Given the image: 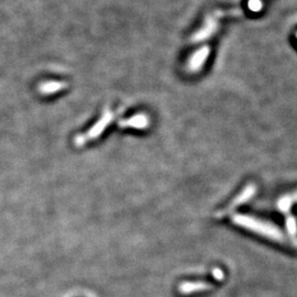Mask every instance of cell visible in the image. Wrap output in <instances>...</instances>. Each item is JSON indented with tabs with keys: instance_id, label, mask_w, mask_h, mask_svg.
I'll return each instance as SVG.
<instances>
[{
	"instance_id": "obj_1",
	"label": "cell",
	"mask_w": 297,
	"mask_h": 297,
	"mask_svg": "<svg viewBox=\"0 0 297 297\" xmlns=\"http://www.w3.org/2000/svg\"><path fill=\"white\" fill-rule=\"evenodd\" d=\"M232 221L237 226L245 228V229L256 232V234L263 236L268 239L274 241H284V236L281 230L270 222L260 220V219H257L255 217L245 216V215H236V216L232 217Z\"/></svg>"
},
{
	"instance_id": "obj_2",
	"label": "cell",
	"mask_w": 297,
	"mask_h": 297,
	"mask_svg": "<svg viewBox=\"0 0 297 297\" xmlns=\"http://www.w3.org/2000/svg\"><path fill=\"white\" fill-rule=\"evenodd\" d=\"M113 119H114V114L111 113L109 109H106L104 111V114H102L101 118L98 120L96 124H95V126L90 129L89 131L84 133V135H80L77 137L74 140V142L77 145L80 146L81 144L86 143V142H88L93 139H96L99 135H101V133L104 132L106 127L108 126Z\"/></svg>"
},
{
	"instance_id": "obj_3",
	"label": "cell",
	"mask_w": 297,
	"mask_h": 297,
	"mask_svg": "<svg viewBox=\"0 0 297 297\" xmlns=\"http://www.w3.org/2000/svg\"><path fill=\"white\" fill-rule=\"evenodd\" d=\"M219 25H220V23H219L218 18H216L213 14L206 16L203 25H201L200 29H198L197 31L193 34L191 38V42L197 43V42L208 40L209 38H212L214 34L217 33Z\"/></svg>"
},
{
	"instance_id": "obj_4",
	"label": "cell",
	"mask_w": 297,
	"mask_h": 297,
	"mask_svg": "<svg viewBox=\"0 0 297 297\" xmlns=\"http://www.w3.org/2000/svg\"><path fill=\"white\" fill-rule=\"evenodd\" d=\"M256 192H257V186L255 184H249L247 187H245L243 191H241L238 195H237L234 199H232L230 203H229V205L227 206V207L225 208V209H222V210H220V212H219L218 214H217V216L218 217H222V216H225V215H227V214H229V213H231L232 210H234L235 208H237V206H239V205H242V204H244V203H247V201L250 199V198L255 195L256 194Z\"/></svg>"
},
{
	"instance_id": "obj_5",
	"label": "cell",
	"mask_w": 297,
	"mask_h": 297,
	"mask_svg": "<svg viewBox=\"0 0 297 297\" xmlns=\"http://www.w3.org/2000/svg\"><path fill=\"white\" fill-rule=\"evenodd\" d=\"M210 54V47L208 45H205L200 49H198L192 54L187 62V70L191 73H197L203 68L204 64L208 59Z\"/></svg>"
},
{
	"instance_id": "obj_6",
	"label": "cell",
	"mask_w": 297,
	"mask_h": 297,
	"mask_svg": "<svg viewBox=\"0 0 297 297\" xmlns=\"http://www.w3.org/2000/svg\"><path fill=\"white\" fill-rule=\"evenodd\" d=\"M214 285L203 281H185L182 282L178 287V291L182 295H191L194 293H199L213 290Z\"/></svg>"
},
{
	"instance_id": "obj_7",
	"label": "cell",
	"mask_w": 297,
	"mask_h": 297,
	"mask_svg": "<svg viewBox=\"0 0 297 297\" xmlns=\"http://www.w3.org/2000/svg\"><path fill=\"white\" fill-rule=\"evenodd\" d=\"M120 127L122 128H135V129H145L149 127V117L144 114H138L132 116L131 118L120 121Z\"/></svg>"
},
{
	"instance_id": "obj_8",
	"label": "cell",
	"mask_w": 297,
	"mask_h": 297,
	"mask_svg": "<svg viewBox=\"0 0 297 297\" xmlns=\"http://www.w3.org/2000/svg\"><path fill=\"white\" fill-rule=\"evenodd\" d=\"M67 83L64 81H45L39 86V92L43 95H51L67 88Z\"/></svg>"
},
{
	"instance_id": "obj_9",
	"label": "cell",
	"mask_w": 297,
	"mask_h": 297,
	"mask_svg": "<svg viewBox=\"0 0 297 297\" xmlns=\"http://www.w3.org/2000/svg\"><path fill=\"white\" fill-rule=\"evenodd\" d=\"M213 15L216 17V18L220 19L223 18V17H228V16H242L243 12L239 10V9H231V10H215L213 12Z\"/></svg>"
},
{
	"instance_id": "obj_10",
	"label": "cell",
	"mask_w": 297,
	"mask_h": 297,
	"mask_svg": "<svg viewBox=\"0 0 297 297\" xmlns=\"http://www.w3.org/2000/svg\"><path fill=\"white\" fill-rule=\"evenodd\" d=\"M295 200V196H288V197H284L283 199L279 200V208H281L283 212H287L288 209H290L291 205L293 201Z\"/></svg>"
},
{
	"instance_id": "obj_11",
	"label": "cell",
	"mask_w": 297,
	"mask_h": 297,
	"mask_svg": "<svg viewBox=\"0 0 297 297\" xmlns=\"http://www.w3.org/2000/svg\"><path fill=\"white\" fill-rule=\"evenodd\" d=\"M248 7L253 12H259L263 9V1L262 0H249Z\"/></svg>"
},
{
	"instance_id": "obj_12",
	"label": "cell",
	"mask_w": 297,
	"mask_h": 297,
	"mask_svg": "<svg viewBox=\"0 0 297 297\" xmlns=\"http://www.w3.org/2000/svg\"><path fill=\"white\" fill-rule=\"evenodd\" d=\"M286 226H287L288 232H290V234H291L292 236L296 235L297 228H296V220H295V218H294V217L290 216V217L287 218V220H286Z\"/></svg>"
},
{
	"instance_id": "obj_13",
	"label": "cell",
	"mask_w": 297,
	"mask_h": 297,
	"mask_svg": "<svg viewBox=\"0 0 297 297\" xmlns=\"http://www.w3.org/2000/svg\"><path fill=\"white\" fill-rule=\"evenodd\" d=\"M213 277L215 279H216V281L221 282L225 279V273H223V271L221 269L215 268V269H213Z\"/></svg>"
},
{
	"instance_id": "obj_14",
	"label": "cell",
	"mask_w": 297,
	"mask_h": 297,
	"mask_svg": "<svg viewBox=\"0 0 297 297\" xmlns=\"http://www.w3.org/2000/svg\"><path fill=\"white\" fill-rule=\"evenodd\" d=\"M296 38H297V33H296Z\"/></svg>"
}]
</instances>
